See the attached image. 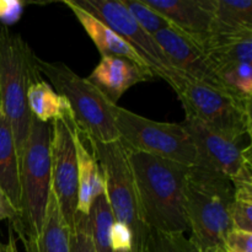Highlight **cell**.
I'll use <instances>...</instances> for the list:
<instances>
[{
  "mask_svg": "<svg viewBox=\"0 0 252 252\" xmlns=\"http://www.w3.org/2000/svg\"><path fill=\"white\" fill-rule=\"evenodd\" d=\"M181 125L189 133L196 149L193 166L231 179L246 161L251 160L250 145L244 147L243 143L226 139L192 117L186 116Z\"/></svg>",
  "mask_w": 252,
  "mask_h": 252,
  "instance_id": "8fae6325",
  "label": "cell"
},
{
  "mask_svg": "<svg viewBox=\"0 0 252 252\" xmlns=\"http://www.w3.org/2000/svg\"><path fill=\"white\" fill-rule=\"evenodd\" d=\"M70 228L64 220L57 199L51 192L43 229L32 245L25 248L26 252H69Z\"/></svg>",
  "mask_w": 252,
  "mask_h": 252,
  "instance_id": "ac0fdd59",
  "label": "cell"
},
{
  "mask_svg": "<svg viewBox=\"0 0 252 252\" xmlns=\"http://www.w3.org/2000/svg\"><path fill=\"white\" fill-rule=\"evenodd\" d=\"M115 125L120 140L130 152L145 153L193 166L196 149L181 123L157 122L115 106Z\"/></svg>",
  "mask_w": 252,
  "mask_h": 252,
  "instance_id": "ba28073f",
  "label": "cell"
},
{
  "mask_svg": "<svg viewBox=\"0 0 252 252\" xmlns=\"http://www.w3.org/2000/svg\"><path fill=\"white\" fill-rule=\"evenodd\" d=\"M154 78L152 70L140 68L127 59L101 57V61L86 79L95 85L111 103L117 105L121 96L128 89Z\"/></svg>",
  "mask_w": 252,
  "mask_h": 252,
  "instance_id": "5bb4252c",
  "label": "cell"
},
{
  "mask_svg": "<svg viewBox=\"0 0 252 252\" xmlns=\"http://www.w3.org/2000/svg\"><path fill=\"white\" fill-rule=\"evenodd\" d=\"M148 252H201L191 239L184 234H166L152 231L148 241Z\"/></svg>",
  "mask_w": 252,
  "mask_h": 252,
  "instance_id": "d4e9b609",
  "label": "cell"
},
{
  "mask_svg": "<svg viewBox=\"0 0 252 252\" xmlns=\"http://www.w3.org/2000/svg\"><path fill=\"white\" fill-rule=\"evenodd\" d=\"M161 15L172 29L204 49L211 38L216 0H143Z\"/></svg>",
  "mask_w": 252,
  "mask_h": 252,
  "instance_id": "4fadbf2b",
  "label": "cell"
},
{
  "mask_svg": "<svg viewBox=\"0 0 252 252\" xmlns=\"http://www.w3.org/2000/svg\"><path fill=\"white\" fill-rule=\"evenodd\" d=\"M39 73L69 105L79 132L88 142L110 143L120 139L115 125V106L86 78L61 62L37 59Z\"/></svg>",
  "mask_w": 252,
  "mask_h": 252,
  "instance_id": "5b68a950",
  "label": "cell"
},
{
  "mask_svg": "<svg viewBox=\"0 0 252 252\" xmlns=\"http://www.w3.org/2000/svg\"><path fill=\"white\" fill-rule=\"evenodd\" d=\"M49 123L32 120L24 153L20 158V203L10 228L25 248L38 239L43 229L52 192Z\"/></svg>",
  "mask_w": 252,
  "mask_h": 252,
  "instance_id": "7a4b0ae2",
  "label": "cell"
},
{
  "mask_svg": "<svg viewBox=\"0 0 252 252\" xmlns=\"http://www.w3.org/2000/svg\"><path fill=\"white\" fill-rule=\"evenodd\" d=\"M128 158L148 229L166 234L189 230L186 182L191 166L130 150Z\"/></svg>",
  "mask_w": 252,
  "mask_h": 252,
  "instance_id": "6da1fadb",
  "label": "cell"
},
{
  "mask_svg": "<svg viewBox=\"0 0 252 252\" xmlns=\"http://www.w3.org/2000/svg\"><path fill=\"white\" fill-rule=\"evenodd\" d=\"M0 189L19 212L20 161L11 128L1 112H0Z\"/></svg>",
  "mask_w": 252,
  "mask_h": 252,
  "instance_id": "e0dca14e",
  "label": "cell"
},
{
  "mask_svg": "<svg viewBox=\"0 0 252 252\" xmlns=\"http://www.w3.org/2000/svg\"><path fill=\"white\" fill-rule=\"evenodd\" d=\"M17 217V211L10 199L7 198L6 194L0 189V221L1 220H10L12 221Z\"/></svg>",
  "mask_w": 252,
  "mask_h": 252,
  "instance_id": "4dcf8cb0",
  "label": "cell"
},
{
  "mask_svg": "<svg viewBox=\"0 0 252 252\" xmlns=\"http://www.w3.org/2000/svg\"><path fill=\"white\" fill-rule=\"evenodd\" d=\"M24 11V2L19 0H0V24L9 25L19 21Z\"/></svg>",
  "mask_w": 252,
  "mask_h": 252,
  "instance_id": "f1b7e54d",
  "label": "cell"
},
{
  "mask_svg": "<svg viewBox=\"0 0 252 252\" xmlns=\"http://www.w3.org/2000/svg\"><path fill=\"white\" fill-rule=\"evenodd\" d=\"M89 143L102 170L105 193L116 223L129 229L132 252H148L152 231L145 225L140 211L128 150L120 139L110 143Z\"/></svg>",
  "mask_w": 252,
  "mask_h": 252,
  "instance_id": "8992f818",
  "label": "cell"
},
{
  "mask_svg": "<svg viewBox=\"0 0 252 252\" xmlns=\"http://www.w3.org/2000/svg\"><path fill=\"white\" fill-rule=\"evenodd\" d=\"M69 252H96L89 216L76 213L69 238Z\"/></svg>",
  "mask_w": 252,
  "mask_h": 252,
  "instance_id": "484cf974",
  "label": "cell"
},
{
  "mask_svg": "<svg viewBox=\"0 0 252 252\" xmlns=\"http://www.w3.org/2000/svg\"><path fill=\"white\" fill-rule=\"evenodd\" d=\"M5 252H19L16 244V238H15L11 228H10L9 230V241H7V244H5Z\"/></svg>",
  "mask_w": 252,
  "mask_h": 252,
  "instance_id": "1f68e13d",
  "label": "cell"
},
{
  "mask_svg": "<svg viewBox=\"0 0 252 252\" xmlns=\"http://www.w3.org/2000/svg\"><path fill=\"white\" fill-rule=\"evenodd\" d=\"M204 51L213 66L226 63L252 64V32L212 34Z\"/></svg>",
  "mask_w": 252,
  "mask_h": 252,
  "instance_id": "d6986e66",
  "label": "cell"
},
{
  "mask_svg": "<svg viewBox=\"0 0 252 252\" xmlns=\"http://www.w3.org/2000/svg\"><path fill=\"white\" fill-rule=\"evenodd\" d=\"M218 252H225L224 250H220V251H218Z\"/></svg>",
  "mask_w": 252,
  "mask_h": 252,
  "instance_id": "e575fe53",
  "label": "cell"
},
{
  "mask_svg": "<svg viewBox=\"0 0 252 252\" xmlns=\"http://www.w3.org/2000/svg\"><path fill=\"white\" fill-rule=\"evenodd\" d=\"M63 2L75 15V17L80 22L83 29L85 30L88 36L90 37L96 48L98 49L101 57H117V58L127 59V61L137 64L140 68L150 70V68L143 61L142 57L122 37L113 32L110 27L106 26L100 20L86 12L81 7L76 6L73 0H64Z\"/></svg>",
  "mask_w": 252,
  "mask_h": 252,
  "instance_id": "9a60e30c",
  "label": "cell"
},
{
  "mask_svg": "<svg viewBox=\"0 0 252 252\" xmlns=\"http://www.w3.org/2000/svg\"><path fill=\"white\" fill-rule=\"evenodd\" d=\"M219 86L236 100L251 105L252 64L226 63L214 66Z\"/></svg>",
  "mask_w": 252,
  "mask_h": 252,
  "instance_id": "7402d4cb",
  "label": "cell"
},
{
  "mask_svg": "<svg viewBox=\"0 0 252 252\" xmlns=\"http://www.w3.org/2000/svg\"><path fill=\"white\" fill-rule=\"evenodd\" d=\"M73 2L122 37L142 57L155 76L169 85L181 78L182 74L170 64L154 36L135 21L122 0H73Z\"/></svg>",
  "mask_w": 252,
  "mask_h": 252,
  "instance_id": "9c48e42d",
  "label": "cell"
},
{
  "mask_svg": "<svg viewBox=\"0 0 252 252\" xmlns=\"http://www.w3.org/2000/svg\"><path fill=\"white\" fill-rule=\"evenodd\" d=\"M38 57L26 41L0 24V112L9 122L21 158L33 117L27 105L31 85L41 80Z\"/></svg>",
  "mask_w": 252,
  "mask_h": 252,
  "instance_id": "277c9868",
  "label": "cell"
},
{
  "mask_svg": "<svg viewBox=\"0 0 252 252\" xmlns=\"http://www.w3.org/2000/svg\"><path fill=\"white\" fill-rule=\"evenodd\" d=\"M112 248L113 251L132 250V234L123 224L115 223L112 230Z\"/></svg>",
  "mask_w": 252,
  "mask_h": 252,
  "instance_id": "f546056e",
  "label": "cell"
},
{
  "mask_svg": "<svg viewBox=\"0 0 252 252\" xmlns=\"http://www.w3.org/2000/svg\"><path fill=\"white\" fill-rule=\"evenodd\" d=\"M76 158H78V204L76 213L88 216L91 202L96 196L105 192L102 170L93 150L86 148L81 139V133L75 135Z\"/></svg>",
  "mask_w": 252,
  "mask_h": 252,
  "instance_id": "2e32d148",
  "label": "cell"
},
{
  "mask_svg": "<svg viewBox=\"0 0 252 252\" xmlns=\"http://www.w3.org/2000/svg\"><path fill=\"white\" fill-rule=\"evenodd\" d=\"M51 128L52 192L64 220L71 230L78 204V158L75 145L78 127L69 105L64 115L52 122Z\"/></svg>",
  "mask_w": 252,
  "mask_h": 252,
  "instance_id": "30bf717a",
  "label": "cell"
},
{
  "mask_svg": "<svg viewBox=\"0 0 252 252\" xmlns=\"http://www.w3.org/2000/svg\"><path fill=\"white\" fill-rule=\"evenodd\" d=\"M0 252H5V245L0 243Z\"/></svg>",
  "mask_w": 252,
  "mask_h": 252,
  "instance_id": "d6a6232c",
  "label": "cell"
},
{
  "mask_svg": "<svg viewBox=\"0 0 252 252\" xmlns=\"http://www.w3.org/2000/svg\"><path fill=\"white\" fill-rule=\"evenodd\" d=\"M27 105L32 117L43 123L53 122L61 118L68 108L66 101L58 95L48 81L42 79L29 89Z\"/></svg>",
  "mask_w": 252,
  "mask_h": 252,
  "instance_id": "44dd1931",
  "label": "cell"
},
{
  "mask_svg": "<svg viewBox=\"0 0 252 252\" xmlns=\"http://www.w3.org/2000/svg\"><path fill=\"white\" fill-rule=\"evenodd\" d=\"M154 38L175 70L191 80L221 90L213 64L196 42L172 27L160 30Z\"/></svg>",
  "mask_w": 252,
  "mask_h": 252,
  "instance_id": "7c38bea8",
  "label": "cell"
},
{
  "mask_svg": "<svg viewBox=\"0 0 252 252\" xmlns=\"http://www.w3.org/2000/svg\"><path fill=\"white\" fill-rule=\"evenodd\" d=\"M248 32H252L251 0H216L212 34H241Z\"/></svg>",
  "mask_w": 252,
  "mask_h": 252,
  "instance_id": "ffe728a7",
  "label": "cell"
},
{
  "mask_svg": "<svg viewBox=\"0 0 252 252\" xmlns=\"http://www.w3.org/2000/svg\"><path fill=\"white\" fill-rule=\"evenodd\" d=\"M88 216L96 252H113L112 230L116 220L105 192L94 198Z\"/></svg>",
  "mask_w": 252,
  "mask_h": 252,
  "instance_id": "603a6c76",
  "label": "cell"
},
{
  "mask_svg": "<svg viewBox=\"0 0 252 252\" xmlns=\"http://www.w3.org/2000/svg\"><path fill=\"white\" fill-rule=\"evenodd\" d=\"M122 2L134 17L135 21L152 36H154L160 30L171 27L161 15L150 9L143 2V0H122Z\"/></svg>",
  "mask_w": 252,
  "mask_h": 252,
  "instance_id": "cb8c5ba5",
  "label": "cell"
},
{
  "mask_svg": "<svg viewBox=\"0 0 252 252\" xmlns=\"http://www.w3.org/2000/svg\"><path fill=\"white\" fill-rule=\"evenodd\" d=\"M234 187L230 179L191 166L186 182V216L191 241L201 252L224 250L230 230Z\"/></svg>",
  "mask_w": 252,
  "mask_h": 252,
  "instance_id": "3957f363",
  "label": "cell"
},
{
  "mask_svg": "<svg viewBox=\"0 0 252 252\" xmlns=\"http://www.w3.org/2000/svg\"><path fill=\"white\" fill-rule=\"evenodd\" d=\"M113 252H132V250H115Z\"/></svg>",
  "mask_w": 252,
  "mask_h": 252,
  "instance_id": "836d02e7",
  "label": "cell"
},
{
  "mask_svg": "<svg viewBox=\"0 0 252 252\" xmlns=\"http://www.w3.org/2000/svg\"><path fill=\"white\" fill-rule=\"evenodd\" d=\"M187 117L233 142L251 137V105L241 102L225 91L191 80L182 75L171 84Z\"/></svg>",
  "mask_w": 252,
  "mask_h": 252,
  "instance_id": "52a82bcc",
  "label": "cell"
},
{
  "mask_svg": "<svg viewBox=\"0 0 252 252\" xmlns=\"http://www.w3.org/2000/svg\"><path fill=\"white\" fill-rule=\"evenodd\" d=\"M231 223L233 229L252 233V199L234 198Z\"/></svg>",
  "mask_w": 252,
  "mask_h": 252,
  "instance_id": "4316f807",
  "label": "cell"
},
{
  "mask_svg": "<svg viewBox=\"0 0 252 252\" xmlns=\"http://www.w3.org/2000/svg\"><path fill=\"white\" fill-rule=\"evenodd\" d=\"M225 252H252V233L233 229L224 240Z\"/></svg>",
  "mask_w": 252,
  "mask_h": 252,
  "instance_id": "83f0119b",
  "label": "cell"
}]
</instances>
